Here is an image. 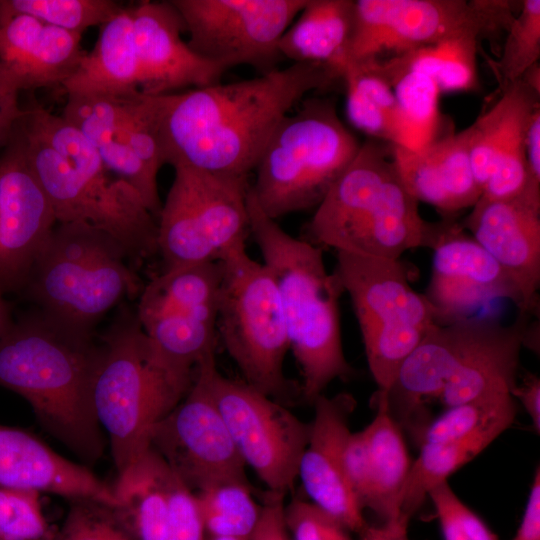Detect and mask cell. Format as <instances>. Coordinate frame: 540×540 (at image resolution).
Instances as JSON below:
<instances>
[{"instance_id":"obj_39","label":"cell","mask_w":540,"mask_h":540,"mask_svg":"<svg viewBox=\"0 0 540 540\" xmlns=\"http://www.w3.org/2000/svg\"><path fill=\"white\" fill-rule=\"evenodd\" d=\"M13 12L35 17L67 31L82 34L101 26L125 6L115 0H0Z\"/></svg>"},{"instance_id":"obj_44","label":"cell","mask_w":540,"mask_h":540,"mask_svg":"<svg viewBox=\"0 0 540 540\" xmlns=\"http://www.w3.org/2000/svg\"><path fill=\"white\" fill-rule=\"evenodd\" d=\"M284 515L293 540H352L345 526L312 502L294 500Z\"/></svg>"},{"instance_id":"obj_25","label":"cell","mask_w":540,"mask_h":540,"mask_svg":"<svg viewBox=\"0 0 540 540\" xmlns=\"http://www.w3.org/2000/svg\"><path fill=\"white\" fill-rule=\"evenodd\" d=\"M0 488L33 490L70 500L116 505L113 486L87 466L54 451L35 434L0 424Z\"/></svg>"},{"instance_id":"obj_43","label":"cell","mask_w":540,"mask_h":540,"mask_svg":"<svg viewBox=\"0 0 540 540\" xmlns=\"http://www.w3.org/2000/svg\"><path fill=\"white\" fill-rule=\"evenodd\" d=\"M440 523L444 540H498L484 521L454 493L448 481L428 493Z\"/></svg>"},{"instance_id":"obj_4","label":"cell","mask_w":540,"mask_h":540,"mask_svg":"<svg viewBox=\"0 0 540 540\" xmlns=\"http://www.w3.org/2000/svg\"><path fill=\"white\" fill-rule=\"evenodd\" d=\"M250 234L279 291L290 349L302 374L301 391L312 403L335 379L353 374L342 345L336 273L326 269L322 249L285 232L248 190Z\"/></svg>"},{"instance_id":"obj_5","label":"cell","mask_w":540,"mask_h":540,"mask_svg":"<svg viewBox=\"0 0 540 540\" xmlns=\"http://www.w3.org/2000/svg\"><path fill=\"white\" fill-rule=\"evenodd\" d=\"M418 203L400 182L390 147L369 138L317 206L307 226L309 242L399 260L429 245L433 223L421 217Z\"/></svg>"},{"instance_id":"obj_52","label":"cell","mask_w":540,"mask_h":540,"mask_svg":"<svg viewBox=\"0 0 540 540\" xmlns=\"http://www.w3.org/2000/svg\"><path fill=\"white\" fill-rule=\"evenodd\" d=\"M13 321L10 308L0 292V337L9 329Z\"/></svg>"},{"instance_id":"obj_17","label":"cell","mask_w":540,"mask_h":540,"mask_svg":"<svg viewBox=\"0 0 540 540\" xmlns=\"http://www.w3.org/2000/svg\"><path fill=\"white\" fill-rule=\"evenodd\" d=\"M197 367L185 397L149 430L150 446L193 492L223 483H248L239 455L209 388L208 369Z\"/></svg>"},{"instance_id":"obj_20","label":"cell","mask_w":540,"mask_h":540,"mask_svg":"<svg viewBox=\"0 0 540 540\" xmlns=\"http://www.w3.org/2000/svg\"><path fill=\"white\" fill-rule=\"evenodd\" d=\"M503 268L521 296L520 315L539 309L540 186L506 200L479 198L460 223Z\"/></svg>"},{"instance_id":"obj_15","label":"cell","mask_w":540,"mask_h":540,"mask_svg":"<svg viewBox=\"0 0 540 540\" xmlns=\"http://www.w3.org/2000/svg\"><path fill=\"white\" fill-rule=\"evenodd\" d=\"M180 14L188 45L225 71L278 69L281 37L307 0H170Z\"/></svg>"},{"instance_id":"obj_37","label":"cell","mask_w":540,"mask_h":540,"mask_svg":"<svg viewBox=\"0 0 540 540\" xmlns=\"http://www.w3.org/2000/svg\"><path fill=\"white\" fill-rule=\"evenodd\" d=\"M478 40L461 37L418 48L393 60L402 68L430 76L441 93L474 90L478 85Z\"/></svg>"},{"instance_id":"obj_40","label":"cell","mask_w":540,"mask_h":540,"mask_svg":"<svg viewBox=\"0 0 540 540\" xmlns=\"http://www.w3.org/2000/svg\"><path fill=\"white\" fill-rule=\"evenodd\" d=\"M494 67L502 90L521 79L540 58V1L524 0L507 29Z\"/></svg>"},{"instance_id":"obj_41","label":"cell","mask_w":540,"mask_h":540,"mask_svg":"<svg viewBox=\"0 0 540 540\" xmlns=\"http://www.w3.org/2000/svg\"><path fill=\"white\" fill-rule=\"evenodd\" d=\"M56 531L42 511L40 493L0 488V540H53Z\"/></svg>"},{"instance_id":"obj_33","label":"cell","mask_w":540,"mask_h":540,"mask_svg":"<svg viewBox=\"0 0 540 540\" xmlns=\"http://www.w3.org/2000/svg\"><path fill=\"white\" fill-rule=\"evenodd\" d=\"M539 96L520 79L469 126L471 166L481 192L513 130L539 105Z\"/></svg>"},{"instance_id":"obj_9","label":"cell","mask_w":540,"mask_h":540,"mask_svg":"<svg viewBox=\"0 0 540 540\" xmlns=\"http://www.w3.org/2000/svg\"><path fill=\"white\" fill-rule=\"evenodd\" d=\"M219 262L217 332L245 383L278 401L290 390L283 373L290 342L274 278L248 255L246 245L229 251Z\"/></svg>"},{"instance_id":"obj_45","label":"cell","mask_w":540,"mask_h":540,"mask_svg":"<svg viewBox=\"0 0 540 540\" xmlns=\"http://www.w3.org/2000/svg\"><path fill=\"white\" fill-rule=\"evenodd\" d=\"M345 464L351 489L362 509L371 500V474L364 429L350 433L345 450Z\"/></svg>"},{"instance_id":"obj_1","label":"cell","mask_w":540,"mask_h":540,"mask_svg":"<svg viewBox=\"0 0 540 540\" xmlns=\"http://www.w3.org/2000/svg\"><path fill=\"white\" fill-rule=\"evenodd\" d=\"M339 84L328 66L293 63L248 80L153 95L164 165L248 176L290 110L307 93Z\"/></svg>"},{"instance_id":"obj_12","label":"cell","mask_w":540,"mask_h":540,"mask_svg":"<svg viewBox=\"0 0 540 540\" xmlns=\"http://www.w3.org/2000/svg\"><path fill=\"white\" fill-rule=\"evenodd\" d=\"M510 1L356 0L345 60H386L447 40L507 31Z\"/></svg>"},{"instance_id":"obj_7","label":"cell","mask_w":540,"mask_h":540,"mask_svg":"<svg viewBox=\"0 0 540 540\" xmlns=\"http://www.w3.org/2000/svg\"><path fill=\"white\" fill-rule=\"evenodd\" d=\"M143 287L112 237L84 224L57 223L21 293L47 316L94 333L111 308Z\"/></svg>"},{"instance_id":"obj_24","label":"cell","mask_w":540,"mask_h":540,"mask_svg":"<svg viewBox=\"0 0 540 540\" xmlns=\"http://www.w3.org/2000/svg\"><path fill=\"white\" fill-rule=\"evenodd\" d=\"M470 129L437 136L417 149L390 144L391 160L406 191L445 218L472 208L481 196L469 152Z\"/></svg>"},{"instance_id":"obj_21","label":"cell","mask_w":540,"mask_h":540,"mask_svg":"<svg viewBox=\"0 0 540 540\" xmlns=\"http://www.w3.org/2000/svg\"><path fill=\"white\" fill-rule=\"evenodd\" d=\"M142 93L163 95L219 83L225 70L182 39L184 23L170 1L130 6Z\"/></svg>"},{"instance_id":"obj_49","label":"cell","mask_w":540,"mask_h":540,"mask_svg":"<svg viewBox=\"0 0 540 540\" xmlns=\"http://www.w3.org/2000/svg\"><path fill=\"white\" fill-rule=\"evenodd\" d=\"M513 398H518L530 416L534 430L540 432V379L535 374H527L522 384L511 391Z\"/></svg>"},{"instance_id":"obj_26","label":"cell","mask_w":540,"mask_h":540,"mask_svg":"<svg viewBox=\"0 0 540 540\" xmlns=\"http://www.w3.org/2000/svg\"><path fill=\"white\" fill-rule=\"evenodd\" d=\"M81 38L0 3V64L20 90L62 87L87 52Z\"/></svg>"},{"instance_id":"obj_46","label":"cell","mask_w":540,"mask_h":540,"mask_svg":"<svg viewBox=\"0 0 540 540\" xmlns=\"http://www.w3.org/2000/svg\"><path fill=\"white\" fill-rule=\"evenodd\" d=\"M285 496L268 491L258 522L248 540H291L285 522Z\"/></svg>"},{"instance_id":"obj_13","label":"cell","mask_w":540,"mask_h":540,"mask_svg":"<svg viewBox=\"0 0 540 540\" xmlns=\"http://www.w3.org/2000/svg\"><path fill=\"white\" fill-rule=\"evenodd\" d=\"M62 117L78 129L106 167L129 183L158 219L157 176L164 165L153 95L69 93Z\"/></svg>"},{"instance_id":"obj_47","label":"cell","mask_w":540,"mask_h":540,"mask_svg":"<svg viewBox=\"0 0 540 540\" xmlns=\"http://www.w3.org/2000/svg\"><path fill=\"white\" fill-rule=\"evenodd\" d=\"M512 540H540V470L537 467L522 521Z\"/></svg>"},{"instance_id":"obj_18","label":"cell","mask_w":540,"mask_h":540,"mask_svg":"<svg viewBox=\"0 0 540 540\" xmlns=\"http://www.w3.org/2000/svg\"><path fill=\"white\" fill-rule=\"evenodd\" d=\"M428 247L433 249V259L424 295L438 325L469 319L478 308L497 299H509L521 308L513 281L460 223L452 218L434 223Z\"/></svg>"},{"instance_id":"obj_16","label":"cell","mask_w":540,"mask_h":540,"mask_svg":"<svg viewBox=\"0 0 540 540\" xmlns=\"http://www.w3.org/2000/svg\"><path fill=\"white\" fill-rule=\"evenodd\" d=\"M212 399L232 441L268 491L286 495L298 478V468L310 434L302 422L279 401L245 382L221 375L212 363L208 369Z\"/></svg>"},{"instance_id":"obj_23","label":"cell","mask_w":540,"mask_h":540,"mask_svg":"<svg viewBox=\"0 0 540 540\" xmlns=\"http://www.w3.org/2000/svg\"><path fill=\"white\" fill-rule=\"evenodd\" d=\"M483 321L471 317L436 325L405 359L388 391L376 394L397 424L414 437L430 420L425 415V400L438 397L472 348Z\"/></svg>"},{"instance_id":"obj_10","label":"cell","mask_w":540,"mask_h":540,"mask_svg":"<svg viewBox=\"0 0 540 540\" xmlns=\"http://www.w3.org/2000/svg\"><path fill=\"white\" fill-rule=\"evenodd\" d=\"M351 298L378 394L391 387L405 359L436 326L424 294L399 260L337 252L334 271Z\"/></svg>"},{"instance_id":"obj_50","label":"cell","mask_w":540,"mask_h":540,"mask_svg":"<svg viewBox=\"0 0 540 540\" xmlns=\"http://www.w3.org/2000/svg\"><path fill=\"white\" fill-rule=\"evenodd\" d=\"M409 518L404 515L383 522L378 527H367L361 540H411L408 533Z\"/></svg>"},{"instance_id":"obj_30","label":"cell","mask_w":540,"mask_h":540,"mask_svg":"<svg viewBox=\"0 0 540 540\" xmlns=\"http://www.w3.org/2000/svg\"><path fill=\"white\" fill-rule=\"evenodd\" d=\"M354 4L352 0H307L281 37L282 58L325 65L339 74L352 32Z\"/></svg>"},{"instance_id":"obj_2","label":"cell","mask_w":540,"mask_h":540,"mask_svg":"<svg viewBox=\"0 0 540 540\" xmlns=\"http://www.w3.org/2000/svg\"><path fill=\"white\" fill-rule=\"evenodd\" d=\"M101 350L94 333L38 309L14 320L0 337V386L22 396L40 425L86 464L104 451L92 405Z\"/></svg>"},{"instance_id":"obj_27","label":"cell","mask_w":540,"mask_h":540,"mask_svg":"<svg viewBox=\"0 0 540 540\" xmlns=\"http://www.w3.org/2000/svg\"><path fill=\"white\" fill-rule=\"evenodd\" d=\"M535 333L530 316L519 314L510 325L485 317L472 348L437 399L448 408L511 395L521 348L535 340Z\"/></svg>"},{"instance_id":"obj_38","label":"cell","mask_w":540,"mask_h":540,"mask_svg":"<svg viewBox=\"0 0 540 540\" xmlns=\"http://www.w3.org/2000/svg\"><path fill=\"white\" fill-rule=\"evenodd\" d=\"M209 537L248 540L260 515L248 483L231 482L195 492Z\"/></svg>"},{"instance_id":"obj_29","label":"cell","mask_w":540,"mask_h":540,"mask_svg":"<svg viewBox=\"0 0 540 540\" xmlns=\"http://www.w3.org/2000/svg\"><path fill=\"white\" fill-rule=\"evenodd\" d=\"M130 6L100 26L97 41L74 74L64 82L66 94H124L140 91Z\"/></svg>"},{"instance_id":"obj_11","label":"cell","mask_w":540,"mask_h":540,"mask_svg":"<svg viewBox=\"0 0 540 540\" xmlns=\"http://www.w3.org/2000/svg\"><path fill=\"white\" fill-rule=\"evenodd\" d=\"M157 219L164 270L219 262L250 234L248 176L177 165Z\"/></svg>"},{"instance_id":"obj_48","label":"cell","mask_w":540,"mask_h":540,"mask_svg":"<svg viewBox=\"0 0 540 540\" xmlns=\"http://www.w3.org/2000/svg\"><path fill=\"white\" fill-rule=\"evenodd\" d=\"M524 149L530 181L540 185V104L533 109L526 122Z\"/></svg>"},{"instance_id":"obj_32","label":"cell","mask_w":540,"mask_h":540,"mask_svg":"<svg viewBox=\"0 0 540 540\" xmlns=\"http://www.w3.org/2000/svg\"><path fill=\"white\" fill-rule=\"evenodd\" d=\"M377 413L364 429L371 474L368 508L383 522L401 514V500L411 467L401 427L391 417L385 401L376 397Z\"/></svg>"},{"instance_id":"obj_31","label":"cell","mask_w":540,"mask_h":540,"mask_svg":"<svg viewBox=\"0 0 540 540\" xmlns=\"http://www.w3.org/2000/svg\"><path fill=\"white\" fill-rule=\"evenodd\" d=\"M346 115L369 138L405 146V131L394 90L376 59L345 60L339 69Z\"/></svg>"},{"instance_id":"obj_28","label":"cell","mask_w":540,"mask_h":540,"mask_svg":"<svg viewBox=\"0 0 540 540\" xmlns=\"http://www.w3.org/2000/svg\"><path fill=\"white\" fill-rule=\"evenodd\" d=\"M174 471L150 446L121 475L112 511L132 540H172L169 486Z\"/></svg>"},{"instance_id":"obj_42","label":"cell","mask_w":540,"mask_h":540,"mask_svg":"<svg viewBox=\"0 0 540 540\" xmlns=\"http://www.w3.org/2000/svg\"><path fill=\"white\" fill-rule=\"evenodd\" d=\"M53 540H132L112 507L90 499L70 500L66 517Z\"/></svg>"},{"instance_id":"obj_53","label":"cell","mask_w":540,"mask_h":540,"mask_svg":"<svg viewBox=\"0 0 540 540\" xmlns=\"http://www.w3.org/2000/svg\"><path fill=\"white\" fill-rule=\"evenodd\" d=\"M208 540H246V539L228 538V537H209Z\"/></svg>"},{"instance_id":"obj_51","label":"cell","mask_w":540,"mask_h":540,"mask_svg":"<svg viewBox=\"0 0 540 540\" xmlns=\"http://www.w3.org/2000/svg\"><path fill=\"white\" fill-rule=\"evenodd\" d=\"M20 91L12 76L0 64V99L19 98Z\"/></svg>"},{"instance_id":"obj_14","label":"cell","mask_w":540,"mask_h":540,"mask_svg":"<svg viewBox=\"0 0 540 540\" xmlns=\"http://www.w3.org/2000/svg\"><path fill=\"white\" fill-rule=\"evenodd\" d=\"M221 282V263L208 262L163 270L143 287L139 324L175 366L195 370L215 358Z\"/></svg>"},{"instance_id":"obj_34","label":"cell","mask_w":540,"mask_h":540,"mask_svg":"<svg viewBox=\"0 0 540 540\" xmlns=\"http://www.w3.org/2000/svg\"><path fill=\"white\" fill-rule=\"evenodd\" d=\"M498 436L489 432L467 440L419 445L420 453L411 463L402 493L401 514L410 519L434 486L447 481L451 474L481 453Z\"/></svg>"},{"instance_id":"obj_3","label":"cell","mask_w":540,"mask_h":540,"mask_svg":"<svg viewBox=\"0 0 540 540\" xmlns=\"http://www.w3.org/2000/svg\"><path fill=\"white\" fill-rule=\"evenodd\" d=\"M15 127L57 223L84 224L109 235L134 263L158 253L157 219L78 129L36 105L23 109Z\"/></svg>"},{"instance_id":"obj_6","label":"cell","mask_w":540,"mask_h":540,"mask_svg":"<svg viewBox=\"0 0 540 540\" xmlns=\"http://www.w3.org/2000/svg\"><path fill=\"white\" fill-rule=\"evenodd\" d=\"M101 356L92 388V405L109 436L118 476L149 446L153 424L188 393L196 370L165 359L142 330L136 316L123 308L99 338Z\"/></svg>"},{"instance_id":"obj_19","label":"cell","mask_w":540,"mask_h":540,"mask_svg":"<svg viewBox=\"0 0 540 540\" xmlns=\"http://www.w3.org/2000/svg\"><path fill=\"white\" fill-rule=\"evenodd\" d=\"M16 126V125H15ZM57 220L14 128L0 155V292L21 293Z\"/></svg>"},{"instance_id":"obj_36","label":"cell","mask_w":540,"mask_h":540,"mask_svg":"<svg viewBox=\"0 0 540 540\" xmlns=\"http://www.w3.org/2000/svg\"><path fill=\"white\" fill-rule=\"evenodd\" d=\"M516 405L511 395L468 402L446 410L429 420L418 432L419 445L467 440L485 433H503L515 418Z\"/></svg>"},{"instance_id":"obj_8","label":"cell","mask_w":540,"mask_h":540,"mask_svg":"<svg viewBox=\"0 0 540 540\" xmlns=\"http://www.w3.org/2000/svg\"><path fill=\"white\" fill-rule=\"evenodd\" d=\"M298 105L272 133L251 186L260 208L275 220L317 207L361 145L334 101L313 97Z\"/></svg>"},{"instance_id":"obj_35","label":"cell","mask_w":540,"mask_h":540,"mask_svg":"<svg viewBox=\"0 0 540 540\" xmlns=\"http://www.w3.org/2000/svg\"><path fill=\"white\" fill-rule=\"evenodd\" d=\"M383 75L391 84L405 131V146L417 149L430 142L439 122L441 94L428 75L402 68L392 59L378 60Z\"/></svg>"},{"instance_id":"obj_22","label":"cell","mask_w":540,"mask_h":540,"mask_svg":"<svg viewBox=\"0 0 540 540\" xmlns=\"http://www.w3.org/2000/svg\"><path fill=\"white\" fill-rule=\"evenodd\" d=\"M302 454L298 477L312 503L332 515L349 531L360 535L368 527L348 480L345 464L350 435L348 416L354 400L348 394L320 395Z\"/></svg>"}]
</instances>
